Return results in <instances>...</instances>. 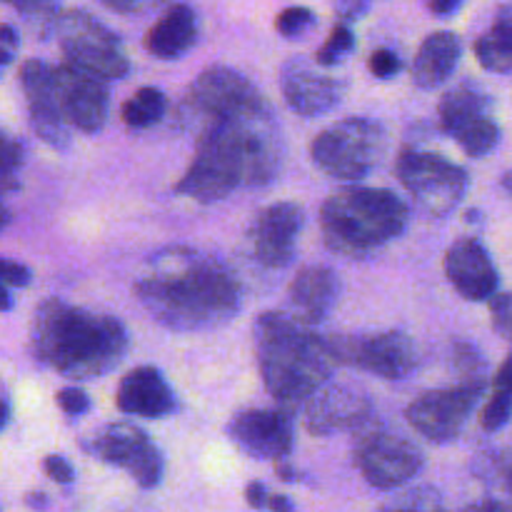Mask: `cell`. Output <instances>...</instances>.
Listing matches in <instances>:
<instances>
[{
    "mask_svg": "<svg viewBox=\"0 0 512 512\" xmlns=\"http://www.w3.org/2000/svg\"><path fill=\"white\" fill-rule=\"evenodd\" d=\"M378 512H448V508L438 490L430 485H420V488H410L395 495Z\"/></svg>",
    "mask_w": 512,
    "mask_h": 512,
    "instance_id": "f546056e",
    "label": "cell"
},
{
    "mask_svg": "<svg viewBox=\"0 0 512 512\" xmlns=\"http://www.w3.org/2000/svg\"><path fill=\"white\" fill-rule=\"evenodd\" d=\"M278 475L283 480H288V483H293V480H298V473H295L293 468H288V465H278Z\"/></svg>",
    "mask_w": 512,
    "mask_h": 512,
    "instance_id": "816d5d0a",
    "label": "cell"
},
{
    "mask_svg": "<svg viewBox=\"0 0 512 512\" xmlns=\"http://www.w3.org/2000/svg\"><path fill=\"white\" fill-rule=\"evenodd\" d=\"M140 305L175 333H208L240 310V285L228 265L190 248L153 255L135 280Z\"/></svg>",
    "mask_w": 512,
    "mask_h": 512,
    "instance_id": "6da1fadb",
    "label": "cell"
},
{
    "mask_svg": "<svg viewBox=\"0 0 512 512\" xmlns=\"http://www.w3.org/2000/svg\"><path fill=\"white\" fill-rule=\"evenodd\" d=\"M55 8H58V0H23V5H20L18 10L25 18L53 20Z\"/></svg>",
    "mask_w": 512,
    "mask_h": 512,
    "instance_id": "ab89813d",
    "label": "cell"
},
{
    "mask_svg": "<svg viewBox=\"0 0 512 512\" xmlns=\"http://www.w3.org/2000/svg\"><path fill=\"white\" fill-rule=\"evenodd\" d=\"M0 283L5 288H25L30 283V270L25 265L13 263V260L0 258Z\"/></svg>",
    "mask_w": 512,
    "mask_h": 512,
    "instance_id": "74e56055",
    "label": "cell"
},
{
    "mask_svg": "<svg viewBox=\"0 0 512 512\" xmlns=\"http://www.w3.org/2000/svg\"><path fill=\"white\" fill-rule=\"evenodd\" d=\"M280 88L290 110L305 118H315L340 103L345 93L343 80H335L313 68L305 58H290L280 70Z\"/></svg>",
    "mask_w": 512,
    "mask_h": 512,
    "instance_id": "ac0fdd59",
    "label": "cell"
},
{
    "mask_svg": "<svg viewBox=\"0 0 512 512\" xmlns=\"http://www.w3.org/2000/svg\"><path fill=\"white\" fill-rule=\"evenodd\" d=\"M255 353L265 390L283 405L295 410L328 383L333 358L325 338L315 335L288 313H263L255 323Z\"/></svg>",
    "mask_w": 512,
    "mask_h": 512,
    "instance_id": "277c9868",
    "label": "cell"
},
{
    "mask_svg": "<svg viewBox=\"0 0 512 512\" xmlns=\"http://www.w3.org/2000/svg\"><path fill=\"white\" fill-rule=\"evenodd\" d=\"M490 105H493V100H490V95L480 85L460 83L455 88H450L443 95V100H440V125H443L445 133L455 135L465 125L475 123L480 118H488Z\"/></svg>",
    "mask_w": 512,
    "mask_h": 512,
    "instance_id": "d4e9b609",
    "label": "cell"
},
{
    "mask_svg": "<svg viewBox=\"0 0 512 512\" xmlns=\"http://www.w3.org/2000/svg\"><path fill=\"white\" fill-rule=\"evenodd\" d=\"M355 463L373 488L395 490L423 470V453L403 435L390 433L383 425L368 420L358 428L355 440Z\"/></svg>",
    "mask_w": 512,
    "mask_h": 512,
    "instance_id": "9c48e42d",
    "label": "cell"
},
{
    "mask_svg": "<svg viewBox=\"0 0 512 512\" xmlns=\"http://www.w3.org/2000/svg\"><path fill=\"white\" fill-rule=\"evenodd\" d=\"M268 490H265L263 483H250L248 488H245V498H248V505L255 510H265V505H268Z\"/></svg>",
    "mask_w": 512,
    "mask_h": 512,
    "instance_id": "7bdbcfd3",
    "label": "cell"
},
{
    "mask_svg": "<svg viewBox=\"0 0 512 512\" xmlns=\"http://www.w3.org/2000/svg\"><path fill=\"white\" fill-rule=\"evenodd\" d=\"M50 88L65 125H73L83 133H98L108 123L110 93L103 80L90 78L63 63L50 68Z\"/></svg>",
    "mask_w": 512,
    "mask_h": 512,
    "instance_id": "5bb4252c",
    "label": "cell"
},
{
    "mask_svg": "<svg viewBox=\"0 0 512 512\" xmlns=\"http://www.w3.org/2000/svg\"><path fill=\"white\" fill-rule=\"evenodd\" d=\"M303 223L305 213L295 203H275L260 210L248 233L255 260L270 270L288 268L295 258V245Z\"/></svg>",
    "mask_w": 512,
    "mask_h": 512,
    "instance_id": "9a60e30c",
    "label": "cell"
},
{
    "mask_svg": "<svg viewBox=\"0 0 512 512\" xmlns=\"http://www.w3.org/2000/svg\"><path fill=\"white\" fill-rule=\"evenodd\" d=\"M463 3L465 0H425L430 13L438 15V18H450V15H455L463 8Z\"/></svg>",
    "mask_w": 512,
    "mask_h": 512,
    "instance_id": "b9f144b4",
    "label": "cell"
},
{
    "mask_svg": "<svg viewBox=\"0 0 512 512\" xmlns=\"http://www.w3.org/2000/svg\"><path fill=\"white\" fill-rule=\"evenodd\" d=\"M385 153L383 125L368 118H345L318 133L310 158L325 175L360 180L378 165Z\"/></svg>",
    "mask_w": 512,
    "mask_h": 512,
    "instance_id": "52a82bcc",
    "label": "cell"
},
{
    "mask_svg": "<svg viewBox=\"0 0 512 512\" xmlns=\"http://www.w3.org/2000/svg\"><path fill=\"white\" fill-rule=\"evenodd\" d=\"M198 40V15L190 5L175 3L145 35V50L160 60L183 58Z\"/></svg>",
    "mask_w": 512,
    "mask_h": 512,
    "instance_id": "603a6c76",
    "label": "cell"
},
{
    "mask_svg": "<svg viewBox=\"0 0 512 512\" xmlns=\"http://www.w3.org/2000/svg\"><path fill=\"white\" fill-rule=\"evenodd\" d=\"M355 50V35L353 30L345 23L335 25L330 38L320 45V50L315 53V63L325 65V68H333V65L343 63L345 55H350Z\"/></svg>",
    "mask_w": 512,
    "mask_h": 512,
    "instance_id": "4dcf8cb0",
    "label": "cell"
},
{
    "mask_svg": "<svg viewBox=\"0 0 512 512\" xmlns=\"http://www.w3.org/2000/svg\"><path fill=\"white\" fill-rule=\"evenodd\" d=\"M118 408L138 418H165L175 410V395L165 383L163 373L150 365L123 375L118 385Z\"/></svg>",
    "mask_w": 512,
    "mask_h": 512,
    "instance_id": "44dd1931",
    "label": "cell"
},
{
    "mask_svg": "<svg viewBox=\"0 0 512 512\" xmlns=\"http://www.w3.org/2000/svg\"><path fill=\"white\" fill-rule=\"evenodd\" d=\"M445 275L453 288L473 303L488 300L498 293V270H495L488 250L475 238H463L450 245L445 253Z\"/></svg>",
    "mask_w": 512,
    "mask_h": 512,
    "instance_id": "ffe728a7",
    "label": "cell"
},
{
    "mask_svg": "<svg viewBox=\"0 0 512 512\" xmlns=\"http://www.w3.org/2000/svg\"><path fill=\"white\" fill-rule=\"evenodd\" d=\"M280 165L283 135L275 113L263 105L255 113L205 123L193 163L178 180L175 193L205 205L218 203L238 185H268L275 180Z\"/></svg>",
    "mask_w": 512,
    "mask_h": 512,
    "instance_id": "7a4b0ae2",
    "label": "cell"
},
{
    "mask_svg": "<svg viewBox=\"0 0 512 512\" xmlns=\"http://www.w3.org/2000/svg\"><path fill=\"white\" fill-rule=\"evenodd\" d=\"M368 68H370V73L375 75V78L388 80V78H393V75L400 73L403 63H400V58L393 53V50L380 48V50H375L373 55H370Z\"/></svg>",
    "mask_w": 512,
    "mask_h": 512,
    "instance_id": "836d02e7",
    "label": "cell"
},
{
    "mask_svg": "<svg viewBox=\"0 0 512 512\" xmlns=\"http://www.w3.org/2000/svg\"><path fill=\"white\" fill-rule=\"evenodd\" d=\"M398 178L415 203L438 218L458 208L470 185L468 173L453 160L420 150H405L400 155Z\"/></svg>",
    "mask_w": 512,
    "mask_h": 512,
    "instance_id": "ba28073f",
    "label": "cell"
},
{
    "mask_svg": "<svg viewBox=\"0 0 512 512\" xmlns=\"http://www.w3.org/2000/svg\"><path fill=\"white\" fill-rule=\"evenodd\" d=\"M8 190H13V185L0 183V230H3L5 225H8V220H10V210L5 208V203H3V195L8 193Z\"/></svg>",
    "mask_w": 512,
    "mask_h": 512,
    "instance_id": "7dc6e473",
    "label": "cell"
},
{
    "mask_svg": "<svg viewBox=\"0 0 512 512\" xmlns=\"http://www.w3.org/2000/svg\"><path fill=\"white\" fill-rule=\"evenodd\" d=\"M168 100L158 88H140L123 105V123L133 130H145L165 115Z\"/></svg>",
    "mask_w": 512,
    "mask_h": 512,
    "instance_id": "4316f807",
    "label": "cell"
},
{
    "mask_svg": "<svg viewBox=\"0 0 512 512\" xmlns=\"http://www.w3.org/2000/svg\"><path fill=\"white\" fill-rule=\"evenodd\" d=\"M88 453H93L103 463L125 470L143 490L158 488L163 480V455L143 430L130 423L105 425L90 438Z\"/></svg>",
    "mask_w": 512,
    "mask_h": 512,
    "instance_id": "4fadbf2b",
    "label": "cell"
},
{
    "mask_svg": "<svg viewBox=\"0 0 512 512\" xmlns=\"http://www.w3.org/2000/svg\"><path fill=\"white\" fill-rule=\"evenodd\" d=\"M10 60H13V50L0 48V68H3V65H8Z\"/></svg>",
    "mask_w": 512,
    "mask_h": 512,
    "instance_id": "f5cc1de1",
    "label": "cell"
},
{
    "mask_svg": "<svg viewBox=\"0 0 512 512\" xmlns=\"http://www.w3.org/2000/svg\"><path fill=\"white\" fill-rule=\"evenodd\" d=\"M0 3H10V5H15V8H20V5H23V0H0Z\"/></svg>",
    "mask_w": 512,
    "mask_h": 512,
    "instance_id": "db71d44e",
    "label": "cell"
},
{
    "mask_svg": "<svg viewBox=\"0 0 512 512\" xmlns=\"http://www.w3.org/2000/svg\"><path fill=\"white\" fill-rule=\"evenodd\" d=\"M20 85H23L25 100H28L30 125L35 135L50 148L65 150L70 145L68 125L63 123L55 105L53 88H50V65L43 60H25L20 68Z\"/></svg>",
    "mask_w": 512,
    "mask_h": 512,
    "instance_id": "d6986e66",
    "label": "cell"
},
{
    "mask_svg": "<svg viewBox=\"0 0 512 512\" xmlns=\"http://www.w3.org/2000/svg\"><path fill=\"white\" fill-rule=\"evenodd\" d=\"M15 45H18V33H15V28H10V25H0V48L13 50Z\"/></svg>",
    "mask_w": 512,
    "mask_h": 512,
    "instance_id": "bcb514c9",
    "label": "cell"
},
{
    "mask_svg": "<svg viewBox=\"0 0 512 512\" xmlns=\"http://www.w3.org/2000/svg\"><path fill=\"white\" fill-rule=\"evenodd\" d=\"M333 363L353 365L385 380H403L420 365V350L410 335L388 330L375 335H338L325 340Z\"/></svg>",
    "mask_w": 512,
    "mask_h": 512,
    "instance_id": "30bf717a",
    "label": "cell"
},
{
    "mask_svg": "<svg viewBox=\"0 0 512 512\" xmlns=\"http://www.w3.org/2000/svg\"><path fill=\"white\" fill-rule=\"evenodd\" d=\"M228 435L255 460H285L293 450L295 428L288 410H243L228 425Z\"/></svg>",
    "mask_w": 512,
    "mask_h": 512,
    "instance_id": "2e32d148",
    "label": "cell"
},
{
    "mask_svg": "<svg viewBox=\"0 0 512 512\" xmlns=\"http://www.w3.org/2000/svg\"><path fill=\"white\" fill-rule=\"evenodd\" d=\"M315 25V13L303 5H295V8H285L283 13L275 20V28L283 38H300V35L308 33Z\"/></svg>",
    "mask_w": 512,
    "mask_h": 512,
    "instance_id": "1f68e13d",
    "label": "cell"
},
{
    "mask_svg": "<svg viewBox=\"0 0 512 512\" xmlns=\"http://www.w3.org/2000/svg\"><path fill=\"white\" fill-rule=\"evenodd\" d=\"M455 140L470 158H485L500 143V125L493 118H480L455 133Z\"/></svg>",
    "mask_w": 512,
    "mask_h": 512,
    "instance_id": "83f0119b",
    "label": "cell"
},
{
    "mask_svg": "<svg viewBox=\"0 0 512 512\" xmlns=\"http://www.w3.org/2000/svg\"><path fill=\"white\" fill-rule=\"evenodd\" d=\"M30 343L35 358L55 373L95 380L110 373L128 353V330L113 315L48 298L35 310Z\"/></svg>",
    "mask_w": 512,
    "mask_h": 512,
    "instance_id": "3957f363",
    "label": "cell"
},
{
    "mask_svg": "<svg viewBox=\"0 0 512 512\" xmlns=\"http://www.w3.org/2000/svg\"><path fill=\"white\" fill-rule=\"evenodd\" d=\"M488 383H463L455 388L430 390L408 408V423L430 443H453L478 408Z\"/></svg>",
    "mask_w": 512,
    "mask_h": 512,
    "instance_id": "7c38bea8",
    "label": "cell"
},
{
    "mask_svg": "<svg viewBox=\"0 0 512 512\" xmlns=\"http://www.w3.org/2000/svg\"><path fill=\"white\" fill-rule=\"evenodd\" d=\"M58 408L70 418H78L90 410V398L78 388H63L58 393Z\"/></svg>",
    "mask_w": 512,
    "mask_h": 512,
    "instance_id": "d590c367",
    "label": "cell"
},
{
    "mask_svg": "<svg viewBox=\"0 0 512 512\" xmlns=\"http://www.w3.org/2000/svg\"><path fill=\"white\" fill-rule=\"evenodd\" d=\"M335 10L343 18V23H353L368 13L370 0H335Z\"/></svg>",
    "mask_w": 512,
    "mask_h": 512,
    "instance_id": "60d3db41",
    "label": "cell"
},
{
    "mask_svg": "<svg viewBox=\"0 0 512 512\" xmlns=\"http://www.w3.org/2000/svg\"><path fill=\"white\" fill-rule=\"evenodd\" d=\"M268 510L273 512H293V503H290L285 495H268V505H265Z\"/></svg>",
    "mask_w": 512,
    "mask_h": 512,
    "instance_id": "f6af8a7d",
    "label": "cell"
},
{
    "mask_svg": "<svg viewBox=\"0 0 512 512\" xmlns=\"http://www.w3.org/2000/svg\"><path fill=\"white\" fill-rule=\"evenodd\" d=\"M25 503H28L30 508H35V510H43L45 505H48V498H45V493H33V495H28V498H25Z\"/></svg>",
    "mask_w": 512,
    "mask_h": 512,
    "instance_id": "c3c4849f",
    "label": "cell"
},
{
    "mask_svg": "<svg viewBox=\"0 0 512 512\" xmlns=\"http://www.w3.org/2000/svg\"><path fill=\"white\" fill-rule=\"evenodd\" d=\"M263 105L265 100L258 88L243 73L223 65L203 70L185 95V108L193 118H203V125L220 118L255 113Z\"/></svg>",
    "mask_w": 512,
    "mask_h": 512,
    "instance_id": "8fae6325",
    "label": "cell"
},
{
    "mask_svg": "<svg viewBox=\"0 0 512 512\" xmlns=\"http://www.w3.org/2000/svg\"><path fill=\"white\" fill-rule=\"evenodd\" d=\"M10 308H13V298H10L8 288L0 283V310H10Z\"/></svg>",
    "mask_w": 512,
    "mask_h": 512,
    "instance_id": "f907efd6",
    "label": "cell"
},
{
    "mask_svg": "<svg viewBox=\"0 0 512 512\" xmlns=\"http://www.w3.org/2000/svg\"><path fill=\"white\" fill-rule=\"evenodd\" d=\"M475 55H478L480 65L490 73L508 75L512 70V23H510V10H500L498 20L493 28L478 38L475 43Z\"/></svg>",
    "mask_w": 512,
    "mask_h": 512,
    "instance_id": "484cf974",
    "label": "cell"
},
{
    "mask_svg": "<svg viewBox=\"0 0 512 512\" xmlns=\"http://www.w3.org/2000/svg\"><path fill=\"white\" fill-rule=\"evenodd\" d=\"M65 65L103 83L120 80L130 73V60L123 53V43L98 18L83 10H68L55 18Z\"/></svg>",
    "mask_w": 512,
    "mask_h": 512,
    "instance_id": "8992f818",
    "label": "cell"
},
{
    "mask_svg": "<svg viewBox=\"0 0 512 512\" xmlns=\"http://www.w3.org/2000/svg\"><path fill=\"white\" fill-rule=\"evenodd\" d=\"M373 413L365 393L350 385H323L305 400V428L313 435H333L340 430H358Z\"/></svg>",
    "mask_w": 512,
    "mask_h": 512,
    "instance_id": "e0dca14e",
    "label": "cell"
},
{
    "mask_svg": "<svg viewBox=\"0 0 512 512\" xmlns=\"http://www.w3.org/2000/svg\"><path fill=\"white\" fill-rule=\"evenodd\" d=\"M408 215V205L393 190L348 185L323 203L320 230L333 253L365 258L400 238Z\"/></svg>",
    "mask_w": 512,
    "mask_h": 512,
    "instance_id": "5b68a950",
    "label": "cell"
},
{
    "mask_svg": "<svg viewBox=\"0 0 512 512\" xmlns=\"http://www.w3.org/2000/svg\"><path fill=\"white\" fill-rule=\"evenodd\" d=\"M490 313H493V325L503 338H510L512 328V300L508 293H495L490 300Z\"/></svg>",
    "mask_w": 512,
    "mask_h": 512,
    "instance_id": "e575fe53",
    "label": "cell"
},
{
    "mask_svg": "<svg viewBox=\"0 0 512 512\" xmlns=\"http://www.w3.org/2000/svg\"><path fill=\"white\" fill-rule=\"evenodd\" d=\"M460 55H463V43L455 33L440 30L428 35L413 60V83L423 90L438 88L455 73Z\"/></svg>",
    "mask_w": 512,
    "mask_h": 512,
    "instance_id": "cb8c5ba5",
    "label": "cell"
},
{
    "mask_svg": "<svg viewBox=\"0 0 512 512\" xmlns=\"http://www.w3.org/2000/svg\"><path fill=\"white\" fill-rule=\"evenodd\" d=\"M510 365L503 363L495 378V393L483 410V428L488 433H498L510 420Z\"/></svg>",
    "mask_w": 512,
    "mask_h": 512,
    "instance_id": "f1b7e54d",
    "label": "cell"
},
{
    "mask_svg": "<svg viewBox=\"0 0 512 512\" xmlns=\"http://www.w3.org/2000/svg\"><path fill=\"white\" fill-rule=\"evenodd\" d=\"M100 3L108 5L110 10H115L120 15H145L150 10L165 5L168 0H100Z\"/></svg>",
    "mask_w": 512,
    "mask_h": 512,
    "instance_id": "8d00e7d4",
    "label": "cell"
},
{
    "mask_svg": "<svg viewBox=\"0 0 512 512\" xmlns=\"http://www.w3.org/2000/svg\"><path fill=\"white\" fill-rule=\"evenodd\" d=\"M8 418H10V405H8V400H5V395L0 393V430L5 428Z\"/></svg>",
    "mask_w": 512,
    "mask_h": 512,
    "instance_id": "681fc988",
    "label": "cell"
},
{
    "mask_svg": "<svg viewBox=\"0 0 512 512\" xmlns=\"http://www.w3.org/2000/svg\"><path fill=\"white\" fill-rule=\"evenodd\" d=\"M340 293V280L338 275L330 268L323 265H310L303 268L295 275L293 285L288 290L290 308H293L295 320H300L303 325L320 323V320L328 318V313L333 310L335 300Z\"/></svg>",
    "mask_w": 512,
    "mask_h": 512,
    "instance_id": "7402d4cb",
    "label": "cell"
},
{
    "mask_svg": "<svg viewBox=\"0 0 512 512\" xmlns=\"http://www.w3.org/2000/svg\"><path fill=\"white\" fill-rule=\"evenodd\" d=\"M463 512H510L508 503H500V500H485V503L470 505Z\"/></svg>",
    "mask_w": 512,
    "mask_h": 512,
    "instance_id": "ee69618b",
    "label": "cell"
},
{
    "mask_svg": "<svg viewBox=\"0 0 512 512\" xmlns=\"http://www.w3.org/2000/svg\"><path fill=\"white\" fill-rule=\"evenodd\" d=\"M43 468H45V473H48V478H53L55 483H60V485L73 483V478H75L73 468H70L68 460L60 458V455H48L43 463Z\"/></svg>",
    "mask_w": 512,
    "mask_h": 512,
    "instance_id": "f35d334b",
    "label": "cell"
},
{
    "mask_svg": "<svg viewBox=\"0 0 512 512\" xmlns=\"http://www.w3.org/2000/svg\"><path fill=\"white\" fill-rule=\"evenodd\" d=\"M20 163H23V145L0 130V183L15 185L13 175Z\"/></svg>",
    "mask_w": 512,
    "mask_h": 512,
    "instance_id": "d6a6232c",
    "label": "cell"
}]
</instances>
